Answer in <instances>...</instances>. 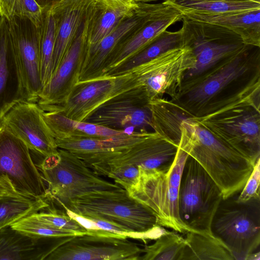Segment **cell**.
<instances>
[{
	"label": "cell",
	"mask_w": 260,
	"mask_h": 260,
	"mask_svg": "<svg viewBox=\"0 0 260 260\" xmlns=\"http://www.w3.org/2000/svg\"><path fill=\"white\" fill-rule=\"evenodd\" d=\"M185 46L182 28L176 31H163L155 40L139 53L105 73L101 77L124 74L160 54L176 47Z\"/></svg>",
	"instance_id": "obj_29"
},
{
	"label": "cell",
	"mask_w": 260,
	"mask_h": 260,
	"mask_svg": "<svg viewBox=\"0 0 260 260\" xmlns=\"http://www.w3.org/2000/svg\"><path fill=\"white\" fill-rule=\"evenodd\" d=\"M25 101V89L9 23L7 18L0 17V123L16 104Z\"/></svg>",
	"instance_id": "obj_20"
},
{
	"label": "cell",
	"mask_w": 260,
	"mask_h": 260,
	"mask_svg": "<svg viewBox=\"0 0 260 260\" xmlns=\"http://www.w3.org/2000/svg\"><path fill=\"white\" fill-rule=\"evenodd\" d=\"M138 86L131 71L119 76L78 82L63 104L47 111H55L69 118L84 121L107 101Z\"/></svg>",
	"instance_id": "obj_15"
},
{
	"label": "cell",
	"mask_w": 260,
	"mask_h": 260,
	"mask_svg": "<svg viewBox=\"0 0 260 260\" xmlns=\"http://www.w3.org/2000/svg\"><path fill=\"white\" fill-rule=\"evenodd\" d=\"M47 187L46 200L60 207L85 194L122 189L108 181L92 170L83 160L64 149L44 157L36 164Z\"/></svg>",
	"instance_id": "obj_5"
},
{
	"label": "cell",
	"mask_w": 260,
	"mask_h": 260,
	"mask_svg": "<svg viewBox=\"0 0 260 260\" xmlns=\"http://www.w3.org/2000/svg\"><path fill=\"white\" fill-rule=\"evenodd\" d=\"M137 5L120 2H98L88 39V46L99 43L125 19L132 16Z\"/></svg>",
	"instance_id": "obj_27"
},
{
	"label": "cell",
	"mask_w": 260,
	"mask_h": 260,
	"mask_svg": "<svg viewBox=\"0 0 260 260\" xmlns=\"http://www.w3.org/2000/svg\"><path fill=\"white\" fill-rule=\"evenodd\" d=\"M42 117L54 139L107 138L126 132L111 129L84 121L74 120L55 111H44Z\"/></svg>",
	"instance_id": "obj_26"
},
{
	"label": "cell",
	"mask_w": 260,
	"mask_h": 260,
	"mask_svg": "<svg viewBox=\"0 0 260 260\" xmlns=\"http://www.w3.org/2000/svg\"><path fill=\"white\" fill-rule=\"evenodd\" d=\"M142 249L139 260H183L186 243L177 233L166 231Z\"/></svg>",
	"instance_id": "obj_33"
},
{
	"label": "cell",
	"mask_w": 260,
	"mask_h": 260,
	"mask_svg": "<svg viewBox=\"0 0 260 260\" xmlns=\"http://www.w3.org/2000/svg\"><path fill=\"white\" fill-rule=\"evenodd\" d=\"M260 158L255 162L253 170L236 201L244 203L259 200Z\"/></svg>",
	"instance_id": "obj_38"
},
{
	"label": "cell",
	"mask_w": 260,
	"mask_h": 260,
	"mask_svg": "<svg viewBox=\"0 0 260 260\" xmlns=\"http://www.w3.org/2000/svg\"><path fill=\"white\" fill-rule=\"evenodd\" d=\"M221 192L201 165L188 155L180 183L178 210L190 231L212 232L211 225L222 201Z\"/></svg>",
	"instance_id": "obj_6"
},
{
	"label": "cell",
	"mask_w": 260,
	"mask_h": 260,
	"mask_svg": "<svg viewBox=\"0 0 260 260\" xmlns=\"http://www.w3.org/2000/svg\"><path fill=\"white\" fill-rule=\"evenodd\" d=\"M106 2H120L128 4L136 3L134 0H105Z\"/></svg>",
	"instance_id": "obj_42"
},
{
	"label": "cell",
	"mask_w": 260,
	"mask_h": 260,
	"mask_svg": "<svg viewBox=\"0 0 260 260\" xmlns=\"http://www.w3.org/2000/svg\"><path fill=\"white\" fill-rule=\"evenodd\" d=\"M96 173L111 178L126 190L137 182L140 169L135 165H124L101 170Z\"/></svg>",
	"instance_id": "obj_37"
},
{
	"label": "cell",
	"mask_w": 260,
	"mask_h": 260,
	"mask_svg": "<svg viewBox=\"0 0 260 260\" xmlns=\"http://www.w3.org/2000/svg\"><path fill=\"white\" fill-rule=\"evenodd\" d=\"M44 9L35 0H0V17H25L36 25L40 21Z\"/></svg>",
	"instance_id": "obj_35"
},
{
	"label": "cell",
	"mask_w": 260,
	"mask_h": 260,
	"mask_svg": "<svg viewBox=\"0 0 260 260\" xmlns=\"http://www.w3.org/2000/svg\"><path fill=\"white\" fill-rule=\"evenodd\" d=\"M6 197H28L19 192L14 187L9 178L6 175L0 176V198Z\"/></svg>",
	"instance_id": "obj_39"
},
{
	"label": "cell",
	"mask_w": 260,
	"mask_h": 260,
	"mask_svg": "<svg viewBox=\"0 0 260 260\" xmlns=\"http://www.w3.org/2000/svg\"><path fill=\"white\" fill-rule=\"evenodd\" d=\"M94 2L91 0H58L51 6L55 21L52 74L76 39Z\"/></svg>",
	"instance_id": "obj_22"
},
{
	"label": "cell",
	"mask_w": 260,
	"mask_h": 260,
	"mask_svg": "<svg viewBox=\"0 0 260 260\" xmlns=\"http://www.w3.org/2000/svg\"><path fill=\"white\" fill-rule=\"evenodd\" d=\"M58 0H35L38 4L43 9H48Z\"/></svg>",
	"instance_id": "obj_40"
},
{
	"label": "cell",
	"mask_w": 260,
	"mask_h": 260,
	"mask_svg": "<svg viewBox=\"0 0 260 260\" xmlns=\"http://www.w3.org/2000/svg\"><path fill=\"white\" fill-rule=\"evenodd\" d=\"M181 12L189 20L216 25L233 31L241 37L246 45L260 47V9L223 14Z\"/></svg>",
	"instance_id": "obj_25"
},
{
	"label": "cell",
	"mask_w": 260,
	"mask_h": 260,
	"mask_svg": "<svg viewBox=\"0 0 260 260\" xmlns=\"http://www.w3.org/2000/svg\"><path fill=\"white\" fill-rule=\"evenodd\" d=\"M149 103L138 86L107 101L84 121L118 131L150 132L153 128Z\"/></svg>",
	"instance_id": "obj_14"
},
{
	"label": "cell",
	"mask_w": 260,
	"mask_h": 260,
	"mask_svg": "<svg viewBox=\"0 0 260 260\" xmlns=\"http://www.w3.org/2000/svg\"><path fill=\"white\" fill-rule=\"evenodd\" d=\"M7 19L25 89L26 101L37 103L43 86L37 26L25 17L15 16Z\"/></svg>",
	"instance_id": "obj_17"
},
{
	"label": "cell",
	"mask_w": 260,
	"mask_h": 260,
	"mask_svg": "<svg viewBox=\"0 0 260 260\" xmlns=\"http://www.w3.org/2000/svg\"><path fill=\"white\" fill-rule=\"evenodd\" d=\"M143 18V12L137 4L132 16L124 20L112 32L95 45H88L79 82L101 77L105 63L117 45L141 23Z\"/></svg>",
	"instance_id": "obj_24"
},
{
	"label": "cell",
	"mask_w": 260,
	"mask_h": 260,
	"mask_svg": "<svg viewBox=\"0 0 260 260\" xmlns=\"http://www.w3.org/2000/svg\"><path fill=\"white\" fill-rule=\"evenodd\" d=\"M180 12L223 14L249 12L260 9L255 0H166L164 1Z\"/></svg>",
	"instance_id": "obj_30"
},
{
	"label": "cell",
	"mask_w": 260,
	"mask_h": 260,
	"mask_svg": "<svg viewBox=\"0 0 260 260\" xmlns=\"http://www.w3.org/2000/svg\"><path fill=\"white\" fill-rule=\"evenodd\" d=\"M95 2H106L105 0H91Z\"/></svg>",
	"instance_id": "obj_44"
},
{
	"label": "cell",
	"mask_w": 260,
	"mask_h": 260,
	"mask_svg": "<svg viewBox=\"0 0 260 260\" xmlns=\"http://www.w3.org/2000/svg\"><path fill=\"white\" fill-rule=\"evenodd\" d=\"M182 20L184 44L191 48L195 58L193 66L184 74L183 82L204 74L248 46L239 35L228 28L184 17Z\"/></svg>",
	"instance_id": "obj_7"
},
{
	"label": "cell",
	"mask_w": 260,
	"mask_h": 260,
	"mask_svg": "<svg viewBox=\"0 0 260 260\" xmlns=\"http://www.w3.org/2000/svg\"><path fill=\"white\" fill-rule=\"evenodd\" d=\"M29 216L58 230L71 232L78 235L91 234L74 218L67 215L63 210H58L53 207L51 208V206Z\"/></svg>",
	"instance_id": "obj_34"
},
{
	"label": "cell",
	"mask_w": 260,
	"mask_h": 260,
	"mask_svg": "<svg viewBox=\"0 0 260 260\" xmlns=\"http://www.w3.org/2000/svg\"><path fill=\"white\" fill-rule=\"evenodd\" d=\"M194 62L191 48L185 45L170 49L130 71L149 102L162 99L165 94L175 100L181 90L184 74Z\"/></svg>",
	"instance_id": "obj_10"
},
{
	"label": "cell",
	"mask_w": 260,
	"mask_h": 260,
	"mask_svg": "<svg viewBox=\"0 0 260 260\" xmlns=\"http://www.w3.org/2000/svg\"><path fill=\"white\" fill-rule=\"evenodd\" d=\"M247 46L237 53L218 63L211 72L182 82L181 90L175 100L190 115H199L214 98L250 69L249 50Z\"/></svg>",
	"instance_id": "obj_9"
},
{
	"label": "cell",
	"mask_w": 260,
	"mask_h": 260,
	"mask_svg": "<svg viewBox=\"0 0 260 260\" xmlns=\"http://www.w3.org/2000/svg\"><path fill=\"white\" fill-rule=\"evenodd\" d=\"M11 226L23 234L35 237L75 236L76 233L58 230L31 218L29 216L14 223Z\"/></svg>",
	"instance_id": "obj_36"
},
{
	"label": "cell",
	"mask_w": 260,
	"mask_h": 260,
	"mask_svg": "<svg viewBox=\"0 0 260 260\" xmlns=\"http://www.w3.org/2000/svg\"><path fill=\"white\" fill-rule=\"evenodd\" d=\"M36 26L39 39L41 77L44 87L52 75V60L55 39V21L50 8L44 9Z\"/></svg>",
	"instance_id": "obj_32"
},
{
	"label": "cell",
	"mask_w": 260,
	"mask_h": 260,
	"mask_svg": "<svg viewBox=\"0 0 260 260\" xmlns=\"http://www.w3.org/2000/svg\"><path fill=\"white\" fill-rule=\"evenodd\" d=\"M178 145L160 134H151L121 153L101 163L89 167L95 172L124 165L143 169H168L176 156Z\"/></svg>",
	"instance_id": "obj_19"
},
{
	"label": "cell",
	"mask_w": 260,
	"mask_h": 260,
	"mask_svg": "<svg viewBox=\"0 0 260 260\" xmlns=\"http://www.w3.org/2000/svg\"><path fill=\"white\" fill-rule=\"evenodd\" d=\"M142 253L127 238L85 234L72 237L45 260H139Z\"/></svg>",
	"instance_id": "obj_16"
},
{
	"label": "cell",
	"mask_w": 260,
	"mask_h": 260,
	"mask_svg": "<svg viewBox=\"0 0 260 260\" xmlns=\"http://www.w3.org/2000/svg\"><path fill=\"white\" fill-rule=\"evenodd\" d=\"M96 6L94 2L76 39L43 88L37 103L44 111L63 104L79 82Z\"/></svg>",
	"instance_id": "obj_11"
},
{
	"label": "cell",
	"mask_w": 260,
	"mask_h": 260,
	"mask_svg": "<svg viewBox=\"0 0 260 260\" xmlns=\"http://www.w3.org/2000/svg\"><path fill=\"white\" fill-rule=\"evenodd\" d=\"M188 155L178 146L168 169H143L139 167L140 174L137 182L126 190L131 197L153 213L158 225L181 233L190 232L181 220L178 210L181 174Z\"/></svg>",
	"instance_id": "obj_4"
},
{
	"label": "cell",
	"mask_w": 260,
	"mask_h": 260,
	"mask_svg": "<svg viewBox=\"0 0 260 260\" xmlns=\"http://www.w3.org/2000/svg\"><path fill=\"white\" fill-rule=\"evenodd\" d=\"M25 143L0 123V176L26 196L46 200L47 187Z\"/></svg>",
	"instance_id": "obj_13"
},
{
	"label": "cell",
	"mask_w": 260,
	"mask_h": 260,
	"mask_svg": "<svg viewBox=\"0 0 260 260\" xmlns=\"http://www.w3.org/2000/svg\"><path fill=\"white\" fill-rule=\"evenodd\" d=\"M213 105L191 118L255 164L260 158L259 75L234 96Z\"/></svg>",
	"instance_id": "obj_1"
},
{
	"label": "cell",
	"mask_w": 260,
	"mask_h": 260,
	"mask_svg": "<svg viewBox=\"0 0 260 260\" xmlns=\"http://www.w3.org/2000/svg\"><path fill=\"white\" fill-rule=\"evenodd\" d=\"M137 3L143 12V19L117 45L105 63L102 76L140 52L170 26L184 18L179 10L164 2Z\"/></svg>",
	"instance_id": "obj_12"
},
{
	"label": "cell",
	"mask_w": 260,
	"mask_h": 260,
	"mask_svg": "<svg viewBox=\"0 0 260 260\" xmlns=\"http://www.w3.org/2000/svg\"><path fill=\"white\" fill-rule=\"evenodd\" d=\"M43 111L37 103L20 102L5 115L1 123L29 150L45 157L57 153L58 148L42 117Z\"/></svg>",
	"instance_id": "obj_18"
},
{
	"label": "cell",
	"mask_w": 260,
	"mask_h": 260,
	"mask_svg": "<svg viewBox=\"0 0 260 260\" xmlns=\"http://www.w3.org/2000/svg\"><path fill=\"white\" fill-rule=\"evenodd\" d=\"M259 200L221 202L211 230L229 247L236 260H246L260 244Z\"/></svg>",
	"instance_id": "obj_8"
},
{
	"label": "cell",
	"mask_w": 260,
	"mask_h": 260,
	"mask_svg": "<svg viewBox=\"0 0 260 260\" xmlns=\"http://www.w3.org/2000/svg\"><path fill=\"white\" fill-rule=\"evenodd\" d=\"M159 1H165L166 0H134L136 3H151L153 2H157Z\"/></svg>",
	"instance_id": "obj_43"
},
{
	"label": "cell",
	"mask_w": 260,
	"mask_h": 260,
	"mask_svg": "<svg viewBox=\"0 0 260 260\" xmlns=\"http://www.w3.org/2000/svg\"><path fill=\"white\" fill-rule=\"evenodd\" d=\"M178 146L196 159L220 189L223 200L240 192L254 163L215 137L191 118L180 123Z\"/></svg>",
	"instance_id": "obj_2"
},
{
	"label": "cell",
	"mask_w": 260,
	"mask_h": 260,
	"mask_svg": "<svg viewBox=\"0 0 260 260\" xmlns=\"http://www.w3.org/2000/svg\"><path fill=\"white\" fill-rule=\"evenodd\" d=\"M255 1H260V0H255Z\"/></svg>",
	"instance_id": "obj_45"
},
{
	"label": "cell",
	"mask_w": 260,
	"mask_h": 260,
	"mask_svg": "<svg viewBox=\"0 0 260 260\" xmlns=\"http://www.w3.org/2000/svg\"><path fill=\"white\" fill-rule=\"evenodd\" d=\"M72 237H35L7 226L0 230V260H45Z\"/></svg>",
	"instance_id": "obj_23"
},
{
	"label": "cell",
	"mask_w": 260,
	"mask_h": 260,
	"mask_svg": "<svg viewBox=\"0 0 260 260\" xmlns=\"http://www.w3.org/2000/svg\"><path fill=\"white\" fill-rule=\"evenodd\" d=\"M83 217L104 220L128 232L131 238L155 240L167 231L157 224L153 213L144 205L120 190L90 192L61 205Z\"/></svg>",
	"instance_id": "obj_3"
},
{
	"label": "cell",
	"mask_w": 260,
	"mask_h": 260,
	"mask_svg": "<svg viewBox=\"0 0 260 260\" xmlns=\"http://www.w3.org/2000/svg\"><path fill=\"white\" fill-rule=\"evenodd\" d=\"M50 206L44 199L30 197L0 198V230Z\"/></svg>",
	"instance_id": "obj_31"
},
{
	"label": "cell",
	"mask_w": 260,
	"mask_h": 260,
	"mask_svg": "<svg viewBox=\"0 0 260 260\" xmlns=\"http://www.w3.org/2000/svg\"><path fill=\"white\" fill-rule=\"evenodd\" d=\"M184 238L183 260H235L229 247L212 232H188Z\"/></svg>",
	"instance_id": "obj_28"
},
{
	"label": "cell",
	"mask_w": 260,
	"mask_h": 260,
	"mask_svg": "<svg viewBox=\"0 0 260 260\" xmlns=\"http://www.w3.org/2000/svg\"><path fill=\"white\" fill-rule=\"evenodd\" d=\"M259 252L258 251L257 252H253L249 254L246 260H259Z\"/></svg>",
	"instance_id": "obj_41"
},
{
	"label": "cell",
	"mask_w": 260,
	"mask_h": 260,
	"mask_svg": "<svg viewBox=\"0 0 260 260\" xmlns=\"http://www.w3.org/2000/svg\"><path fill=\"white\" fill-rule=\"evenodd\" d=\"M152 132H125L107 138L55 139L58 148L73 153L88 166L106 161L148 136Z\"/></svg>",
	"instance_id": "obj_21"
}]
</instances>
